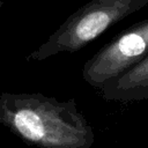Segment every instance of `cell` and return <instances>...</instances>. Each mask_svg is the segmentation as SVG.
Segmentation results:
<instances>
[{
	"label": "cell",
	"instance_id": "7a4b0ae2",
	"mask_svg": "<svg viewBox=\"0 0 148 148\" xmlns=\"http://www.w3.org/2000/svg\"><path fill=\"white\" fill-rule=\"evenodd\" d=\"M147 5L148 0H90L71 14L25 59L42 61L59 53L76 52Z\"/></svg>",
	"mask_w": 148,
	"mask_h": 148
},
{
	"label": "cell",
	"instance_id": "3957f363",
	"mask_svg": "<svg viewBox=\"0 0 148 148\" xmlns=\"http://www.w3.org/2000/svg\"><path fill=\"white\" fill-rule=\"evenodd\" d=\"M148 57V18L136 22L102 46L82 68L84 81L99 89L106 81Z\"/></svg>",
	"mask_w": 148,
	"mask_h": 148
},
{
	"label": "cell",
	"instance_id": "5b68a950",
	"mask_svg": "<svg viewBox=\"0 0 148 148\" xmlns=\"http://www.w3.org/2000/svg\"><path fill=\"white\" fill-rule=\"evenodd\" d=\"M2 6H3V2H2V1H0V10H1V8H2Z\"/></svg>",
	"mask_w": 148,
	"mask_h": 148
},
{
	"label": "cell",
	"instance_id": "6da1fadb",
	"mask_svg": "<svg viewBox=\"0 0 148 148\" xmlns=\"http://www.w3.org/2000/svg\"><path fill=\"white\" fill-rule=\"evenodd\" d=\"M0 124L38 148H90L95 133L76 102L42 92L0 94Z\"/></svg>",
	"mask_w": 148,
	"mask_h": 148
},
{
	"label": "cell",
	"instance_id": "277c9868",
	"mask_svg": "<svg viewBox=\"0 0 148 148\" xmlns=\"http://www.w3.org/2000/svg\"><path fill=\"white\" fill-rule=\"evenodd\" d=\"M99 91L106 101L130 103L148 99V57L120 75L106 81Z\"/></svg>",
	"mask_w": 148,
	"mask_h": 148
}]
</instances>
